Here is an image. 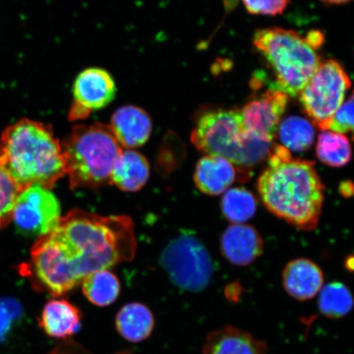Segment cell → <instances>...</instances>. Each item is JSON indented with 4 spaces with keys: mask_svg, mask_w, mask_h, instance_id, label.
Segmentation results:
<instances>
[{
    "mask_svg": "<svg viewBox=\"0 0 354 354\" xmlns=\"http://www.w3.org/2000/svg\"><path fill=\"white\" fill-rule=\"evenodd\" d=\"M339 192L344 198H351L353 196V184L351 180H344L339 184Z\"/></svg>",
    "mask_w": 354,
    "mask_h": 354,
    "instance_id": "cell-30",
    "label": "cell"
},
{
    "mask_svg": "<svg viewBox=\"0 0 354 354\" xmlns=\"http://www.w3.org/2000/svg\"><path fill=\"white\" fill-rule=\"evenodd\" d=\"M317 157L323 165L332 167L347 165L351 159L352 149L347 136L340 133L323 131L318 136Z\"/></svg>",
    "mask_w": 354,
    "mask_h": 354,
    "instance_id": "cell-23",
    "label": "cell"
},
{
    "mask_svg": "<svg viewBox=\"0 0 354 354\" xmlns=\"http://www.w3.org/2000/svg\"><path fill=\"white\" fill-rule=\"evenodd\" d=\"M220 249L221 254L229 263L246 267L262 255L263 241L252 225L232 224L221 234Z\"/></svg>",
    "mask_w": 354,
    "mask_h": 354,
    "instance_id": "cell-12",
    "label": "cell"
},
{
    "mask_svg": "<svg viewBox=\"0 0 354 354\" xmlns=\"http://www.w3.org/2000/svg\"><path fill=\"white\" fill-rule=\"evenodd\" d=\"M323 3L328 4V6H340V4L347 3L351 0H322Z\"/></svg>",
    "mask_w": 354,
    "mask_h": 354,
    "instance_id": "cell-31",
    "label": "cell"
},
{
    "mask_svg": "<svg viewBox=\"0 0 354 354\" xmlns=\"http://www.w3.org/2000/svg\"><path fill=\"white\" fill-rule=\"evenodd\" d=\"M253 43L275 76L272 88L288 96H299L321 63L317 50L295 30L259 29Z\"/></svg>",
    "mask_w": 354,
    "mask_h": 354,
    "instance_id": "cell-5",
    "label": "cell"
},
{
    "mask_svg": "<svg viewBox=\"0 0 354 354\" xmlns=\"http://www.w3.org/2000/svg\"><path fill=\"white\" fill-rule=\"evenodd\" d=\"M282 285L287 294L296 300L312 299L324 286V274L312 260L296 259L288 263L283 270Z\"/></svg>",
    "mask_w": 354,
    "mask_h": 354,
    "instance_id": "cell-14",
    "label": "cell"
},
{
    "mask_svg": "<svg viewBox=\"0 0 354 354\" xmlns=\"http://www.w3.org/2000/svg\"><path fill=\"white\" fill-rule=\"evenodd\" d=\"M317 295L318 309L326 317L339 319L351 312L353 296L342 282L333 281L323 286Z\"/></svg>",
    "mask_w": 354,
    "mask_h": 354,
    "instance_id": "cell-24",
    "label": "cell"
},
{
    "mask_svg": "<svg viewBox=\"0 0 354 354\" xmlns=\"http://www.w3.org/2000/svg\"><path fill=\"white\" fill-rule=\"evenodd\" d=\"M39 325L50 337L68 338L81 328L82 313L68 300L52 299L44 305Z\"/></svg>",
    "mask_w": 354,
    "mask_h": 354,
    "instance_id": "cell-17",
    "label": "cell"
},
{
    "mask_svg": "<svg viewBox=\"0 0 354 354\" xmlns=\"http://www.w3.org/2000/svg\"><path fill=\"white\" fill-rule=\"evenodd\" d=\"M24 190L0 162V230L11 221L13 205Z\"/></svg>",
    "mask_w": 354,
    "mask_h": 354,
    "instance_id": "cell-25",
    "label": "cell"
},
{
    "mask_svg": "<svg viewBox=\"0 0 354 354\" xmlns=\"http://www.w3.org/2000/svg\"><path fill=\"white\" fill-rule=\"evenodd\" d=\"M237 171L233 163L216 155H205L196 163L194 180L196 187L207 196L223 194L236 181Z\"/></svg>",
    "mask_w": 354,
    "mask_h": 354,
    "instance_id": "cell-15",
    "label": "cell"
},
{
    "mask_svg": "<svg viewBox=\"0 0 354 354\" xmlns=\"http://www.w3.org/2000/svg\"><path fill=\"white\" fill-rule=\"evenodd\" d=\"M116 327L118 333L127 342H143L151 335L153 330V313L142 304H127L118 313Z\"/></svg>",
    "mask_w": 354,
    "mask_h": 354,
    "instance_id": "cell-19",
    "label": "cell"
},
{
    "mask_svg": "<svg viewBox=\"0 0 354 354\" xmlns=\"http://www.w3.org/2000/svg\"><path fill=\"white\" fill-rule=\"evenodd\" d=\"M24 310L19 301L12 298L0 299V343L6 342L17 322L21 320Z\"/></svg>",
    "mask_w": 354,
    "mask_h": 354,
    "instance_id": "cell-26",
    "label": "cell"
},
{
    "mask_svg": "<svg viewBox=\"0 0 354 354\" xmlns=\"http://www.w3.org/2000/svg\"><path fill=\"white\" fill-rule=\"evenodd\" d=\"M353 95L345 100L332 117L329 130L340 134L353 131Z\"/></svg>",
    "mask_w": 354,
    "mask_h": 354,
    "instance_id": "cell-27",
    "label": "cell"
},
{
    "mask_svg": "<svg viewBox=\"0 0 354 354\" xmlns=\"http://www.w3.org/2000/svg\"><path fill=\"white\" fill-rule=\"evenodd\" d=\"M257 188L265 207L277 218L302 231L317 228L325 187L314 162L294 158L284 146L273 145Z\"/></svg>",
    "mask_w": 354,
    "mask_h": 354,
    "instance_id": "cell-2",
    "label": "cell"
},
{
    "mask_svg": "<svg viewBox=\"0 0 354 354\" xmlns=\"http://www.w3.org/2000/svg\"><path fill=\"white\" fill-rule=\"evenodd\" d=\"M150 175L147 159L134 149L122 150L111 172L110 184L122 192H136L145 187Z\"/></svg>",
    "mask_w": 354,
    "mask_h": 354,
    "instance_id": "cell-18",
    "label": "cell"
},
{
    "mask_svg": "<svg viewBox=\"0 0 354 354\" xmlns=\"http://www.w3.org/2000/svg\"><path fill=\"white\" fill-rule=\"evenodd\" d=\"M227 1H228V4H229L230 7H232L231 0H227Z\"/></svg>",
    "mask_w": 354,
    "mask_h": 354,
    "instance_id": "cell-33",
    "label": "cell"
},
{
    "mask_svg": "<svg viewBox=\"0 0 354 354\" xmlns=\"http://www.w3.org/2000/svg\"><path fill=\"white\" fill-rule=\"evenodd\" d=\"M61 147L72 189L109 184L114 163L123 150L109 125L102 123L74 127Z\"/></svg>",
    "mask_w": 354,
    "mask_h": 354,
    "instance_id": "cell-4",
    "label": "cell"
},
{
    "mask_svg": "<svg viewBox=\"0 0 354 354\" xmlns=\"http://www.w3.org/2000/svg\"><path fill=\"white\" fill-rule=\"evenodd\" d=\"M248 137L241 111L218 108L198 113L190 140L198 151L223 157L245 168Z\"/></svg>",
    "mask_w": 354,
    "mask_h": 354,
    "instance_id": "cell-6",
    "label": "cell"
},
{
    "mask_svg": "<svg viewBox=\"0 0 354 354\" xmlns=\"http://www.w3.org/2000/svg\"><path fill=\"white\" fill-rule=\"evenodd\" d=\"M288 102L289 96L274 88L251 99L241 110L246 131L272 142L277 137L279 124Z\"/></svg>",
    "mask_w": 354,
    "mask_h": 354,
    "instance_id": "cell-11",
    "label": "cell"
},
{
    "mask_svg": "<svg viewBox=\"0 0 354 354\" xmlns=\"http://www.w3.org/2000/svg\"><path fill=\"white\" fill-rule=\"evenodd\" d=\"M345 268H346L348 271H352L353 268V256L348 257L346 261H345Z\"/></svg>",
    "mask_w": 354,
    "mask_h": 354,
    "instance_id": "cell-32",
    "label": "cell"
},
{
    "mask_svg": "<svg viewBox=\"0 0 354 354\" xmlns=\"http://www.w3.org/2000/svg\"><path fill=\"white\" fill-rule=\"evenodd\" d=\"M73 92L74 100L69 119L74 122L85 119L94 111L108 106L116 96L117 86L108 71L90 68L78 75Z\"/></svg>",
    "mask_w": 354,
    "mask_h": 354,
    "instance_id": "cell-10",
    "label": "cell"
},
{
    "mask_svg": "<svg viewBox=\"0 0 354 354\" xmlns=\"http://www.w3.org/2000/svg\"><path fill=\"white\" fill-rule=\"evenodd\" d=\"M351 85V78L338 61L322 62L299 93L304 113L321 130H329L332 117L344 103Z\"/></svg>",
    "mask_w": 354,
    "mask_h": 354,
    "instance_id": "cell-8",
    "label": "cell"
},
{
    "mask_svg": "<svg viewBox=\"0 0 354 354\" xmlns=\"http://www.w3.org/2000/svg\"><path fill=\"white\" fill-rule=\"evenodd\" d=\"M246 10L254 15L277 16L286 10L290 0H242Z\"/></svg>",
    "mask_w": 354,
    "mask_h": 354,
    "instance_id": "cell-28",
    "label": "cell"
},
{
    "mask_svg": "<svg viewBox=\"0 0 354 354\" xmlns=\"http://www.w3.org/2000/svg\"><path fill=\"white\" fill-rule=\"evenodd\" d=\"M136 250L134 224L128 216L73 210L35 243L30 275L57 297L73 290L88 274L131 260Z\"/></svg>",
    "mask_w": 354,
    "mask_h": 354,
    "instance_id": "cell-1",
    "label": "cell"
},
{
    "mask_svg": "<svg viewBox=\"0 0 354 354\" xmlns=\"http://www.w3.org/2000/svg\"><path fill=\"white\" fill-rule=\"evenodd\" d=\"M277 136L288 150L302 153L312 147L315 140V129L308 119L291 116L281 121Z\"/></svg>",
    "mask_w": 354,
    "mask_h": 354,
    "instance_id": "cell-21",
    "label": "cell"
},
{
    "mask_svg": "<svg viewBox=\"0 0 354 354\" xmlns=\"http://www.w3.org/2000/svg\"><path fill=\"white\" fill-rule=\"evenodd\" d=\"M59 199L50 189L39 185L21 190L13 205L11 221L17 231L37 239L54 231L61 219Z\"/></svg>",
    "mask_w": 354,
    "mask_h": 354,
    "instance_id": "cell-9",
    "label": "cell"
},
{
    "mask_svg": "<svg viewBox=\"0 0 354 354\" xmlns=\"http://www.w3.org/2000/svg\"><path fill=\"white\" fill-rule=\"evenodd\" d=\"M82 284L86 299L99 307H107L113 304L120 294V282L108 269L88 274L83 278Z\"/></svg>",
    "mask_w": 354,
    "mask_h": 354,
    "instance_id": "cell-20",
    "label": "cell"
},
{
    "mask_svg": "<svg viewBox=\"0 0 354 354\" xmlns=\"http://www.w3.org/2000/svg\"><path fill=\"white\" fill-rule=\"evenodd\" d=\"M0 162L22 189L39 185L52 189L65 176L61 144L51 128L21 119L0 137Z\"/></svg>",
    "mask_w": 354,
    "mask_h": 354,
    "instance_id": "cell-3",
    "label": "cell"
},
{
    "mask_svg": "<svg viewBox=\"0 0 354 354\" xmlns=\"http://www.w3.org/2000/svg\"><path fill=\"white\" fill-rule=\"evenodd\" d=\"M122 148H139L149 139L153 125L147 113L134 105L122 106L113 114L109 125Z\"/></svg>",
    "mask_w": 354,
    "mask_h": 354,
    "instance_id": "cell-13",
    "label": "cell"
},
{
    "mask_svg": "<svg viewBox=\"0 0 354 354\" xmlns=\"http://www.w3.org/2000/svg\"><path fill=\"white\" fill-rule=\"evenodd\" d=\"M305 39H307L310 46L315 48V50L322 46L323 41H324V37H323L322 33L317 32V30H313V32H308Z\"/></svg>",
    "mask_w": 354,
    "mask_h": 354,
    "instance_id": "cell-29",
    "label": "cell"
},
{
    "mask_svg": "<svg viewBox=\"0 0 354 354\" xmlns=\"http://www.w3.org/2000/svg\"><path fill=\"white\" fill-rule=\"evenodd\" d=\"M221 209L230 223L243 224L254 218L258 209V201L250 190L243 187L232 188L224 192Z\"/></svg>",
    "mask_w": 354,
    "mask_h": 354,
    "instance_id": "cell-22",
    "label": "cell"
},
{
    "mask_svg": "<svg viewBox=\"0 0 354 354\" xmlns=\"http://www.w3.org/2000/svg\"><path fill=\"white\" fill-rule=\"evenodd\" d=\"M160 263L176 287L194 293L206 289L214 276L210 252L190 232H184L167 243Z\"/></svg>",
    "mask_w": 354,
    "mask_h": 354,
    "instance_id": "cell-7",
    "label": "cell"
},
{
    "mask_svg": "<svg viewBox=\"0 0 354 354\" xmlns=\"http://www.w3.org/2000/svg\"><path fill=\"white\" fill-rule=\"evenodd\" d=\"M203 354H268V345L248 332L228 326L207 335Z\"/></svg>",
    "mask_w": 354,
    "mask_h": 354,
    "instance_id": "cell-16",
    "label": "cell"
}]
</instances>
